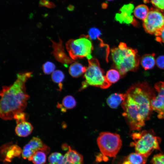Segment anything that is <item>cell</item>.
<instances>
[{"label": "cell", "instance_id": "6da1fadb", "mask_svg": "<svg viewBox=\"0 0 164 164\" xmlns=\"http://www.w3.org/2000/svg\"><path fill=\"white\" fill-rule=\"evenodd\" d=\"M125 94L121 103L122 115L130 131L140 130L150 118L155 91L147 83L138 82L130 87Z\"/></svg>", "mask_w": 164, "mask_h": 164}, {"label": "cell", "instance_id": "7a4b0ae2", "mask_svg": "<svg viewBox=\"0 0 164 164\" xmlns=\"http://www.w3.org/2000/svg\"><path fill=\"white\" fill-rule=\"evenodd\" d=\"M32 73L19 72L13 84L2 87L0 94V116L2 120H12L15 114L26 108L29 96L26 92L25 84Z\"/></svg>", "mask_w": 164, "mask_h": 164}, {"label": "cell", "instance_id": "3957f363", "mask_svg": "<svg viewBox=\"0 0 164 164\" xmlns=\"http://www.w3.org/2000/svg\"><path fill=\"white\" fill-rule=\"evenodd\" d=\"M111 55L121 77H124L128 72H135L138 69L140 58L138 51L128 46L125 43L121 42L118 47L112 48Z\"/></svg>", "mask_w": 164, "mask_h": 164}, {"label": "cell", "instance_id": "277c9868", "mask_svg": "<svg viewBox=\"0 0 164 164\" xmlns=\"http://www.w3.org/2000/svg\"><path fill=\"white\" fill-rule=\"evenodd\" d=\"M131 135L133 141L130 145L134 147L136 152L148 157L154 150H160L161 138L153 130H144Z\"/></svg>", "mask_w": 164, "mask_h": 164}, {"label": "cell", "instance_id": "5b68a950", "mask_svg": "<svg viewBox=\"0 0 164 164\" xmlns=\"http://www.w3.org/2000/svg\"><path fill=\"white\" fill-rule=\"evenodd\" d=\"M88 65L84 73V80L82 82L80 91L88 86H94L101 89L109 88L111 85L104 75L98 60L95 58L88 60Z\"/></svg>", "mask_w": 164, "mask_h": 164}, {"label": "cell", "instance_id": "8992f818", "mask_svg": "<svg viewBox=\"0 0 164 164\" xmlns=\"http://www.w3.org/2000/svg\"><path fill=\"white\" fill-rule=\"evenodd\" d=\"M88 35H81L78 39H71L66 43L69 55L73 60L86 57L93 58L91 53L93 49L92 43Z\"/></svg>", "mask_w": 164, "mask_h": 164}, {"label": "cell", "instance_id": "52a82bcc", "mask_svg": "<svg viewBox=\"0 0 164 164\" xmlns=\"http://www.w3.org/2000/svg\"><path fill=\"white\" fill-rule=\"evenodd\" d=\"M97 142L101 152L105 157L115 158L122 145L119 135L109 132L100 133Z\"/></svg>", "mask_w": 164, "mask_h": 164}, {"label": "cell", "instance_id": "ba28073f", "mask_svg": "<svg viewBox=\"0 0 164 164\" xmlns=\"http://www.w3.org/2000/svg\"><path fill=\"white\" fill-rule=\"evenodd\" d=\"M143 26L146 32L155 34L164 26V14L157 9L151 8L143 20Z\"/></svg>", "mask_w": 164, "mask_h": 164}, {"label": "cell", "instance_id": "9c48e42d", "mask_svg": "<svg viewBox=\"0 0 164 164\" xmlns=\"http://www.w3.org/2000/svg\"><path fill=\"white\" fill-rule=\"evenodd\" d=\"M41 151L48 154L50 151L49 148L44 144L41 140L37 137H33L24 147L22 152V156L24 159H30L36 152Z\"/></svg>", "mask_w": 164, "mask_h": 164}, {"label": "cell", "instance_id": "30bf717a", "mask_svg": "<svg viewBox=\"0 0 164 164\" xmlns=\"http://www.w3.org/2000/svg\"><path fill=\"white\" fill-rule=\"evenodd\" d=\"M154 87L157 94L152 100V108L153 111L158 114L159 118L164 119V82H157Z\"/></svg>", "mask_w": 164, "mask_h": 164}, {"label": "cell", "instance_id": "8fae6325", "mask_svg": "<svg viewBox=\"0 0 164 164\" xmlns=\"http://www.w3.org/2000/svg\"><path fill=\"white\" fill-rule=\"evenodd\" d=\"M134 5L129 3L124 5L120 9L118 13H116L115 19L121 24L127 25L132 24L134 26H138V23L134 18L132 13L134 12Z\"/></svg>", "mask_w": 164, "mask_h": 164}, {"label": "cell", "instance_id": "7c38bea8", "mask_svg": "<svg viewBox=\"0 0 164 164\" xmlns=\"http://www.w3.org/2000/svg\"><path fill=\"white\" fill-rule=\"evenodd\" d=\"M59 41L56 43L50 39L52 43L53 50L51 52L55 59L58 61L62 63L69 64L73 62L71 59L67 56L65 54L62 46V40L59 37Z\"/></svg>", "mask_w": 164, "mask_h": 164}, {"label": "cell", "instance_id": "4fadbf2b", "mask_svg": "<svg viewBox=\"0 0 164 164\" xmlns=\"http://www.w3.org/2000/svg\"><path fill=\"white\" fill-rule=\"evenodd\" d=\"M62 164H83V156L69 146L68 151L64 156Z\"/></svg>", "mask_w": 164, "mask_h": 164}, {"label": "cell", "instance_id": "5bb4252c", "mask_svg": "<svg viewBox=\"0 0 164 164\" xmlns=\"http://www.w3.org/2000/svg\"><path fill=\"white\" fill-rule=\"evenodd\" d=\"M33 127L32 125L27 121L17 124L15 129L16 134L20 137H26L32 132Z\"/></svg>", "mask_w": 164, "mask_h": 164}, {"label": "cell", "instance_id": "9a60e30c", "mask_svg": "<svg viewBox=\"0 0 164 164\" xmlns=\"http://www.w3.org/2000/svg\"><path fill=\"white\" fill-rule=\"evenodd\" d=\"M148 158L136 152L132 153L127 157L122 164H145Z\"/></svg>", "mask_w": 164, "mask_h": 164}, {"label": "cell", "instance_id": "2e32d148", "mask_svg": "<svg viewBox=\"0 0 164 164\" xmlns=\"http://www.w3.org/2000/svg\"><path fill=\"white\" fill-rule=\"evenodd\" d=\"M6 149L4 160L7 162H11L15 157H19L22 152L20 147L15 145H11Z\"/></svg>", "mask_w": 164, "mask_h": 164}, {"label": "cell", "instance_id": "e0dca14e", "mask_svg": "<svg viewBox=\"0 0 164 164\" xmlns=\"http://www.w3.org/2000/svg\"><path fill=\"white\" fill-rule=\"evenodd\" d=\"M125 96V94L114 93L110 95L107 98V103L111 108H117L122 103Z\"/></svg>", "mask_w": 164, "mask_h": 164}, {"label": "cell", "instance_id": "ac0fdd59", "mask_svg": "<svg viewBox=\"0 0 164 164\" xmlns=\"http://www.w3.org/2000/svg\"><path fill=\"white\" fill-rule=\"evenodd\" d=\"M155 55L154 53L147 54L143 55L141 57L140 60V63L145 70L151 69L154 67L156 62Z\"/></svg>", "mask_w": 164, "mask_h": 164}, {"label": "cell", "instance_id": "d6986e66", "mask_svg": "<svg viewBox=\"0 0 164 164\" xmlns=\"http://www.w3.org/2000/svg\"><path fill=\"white\" fill-rule=\"evenodd\" d=\"M87 68L81 64L75 62L70 66L69 72L72 77L75 78L78 77L85 73Z\"/></svg>", "mask_w": 164, "mask_h": 164}, {"label": "cell", "instance_id": "ffe728a7", "mask_svg": "<svg viewBox=\"0 0 164 164\" xmlns=\"http://www.w3.org/2000/svg\"><path fill=\"white\" fill-rule=\"evenodd\" d=\"M149 12L147 6L142 4L135 7L134 10V14L136 18L143 21L147 17Z\"/></svg>", "mask_w": 164, "mask_h": 164}, {"label": "cell", "instance_id": "44dd1931", "mask_svg": "<svg viewBox=\"0 0 164 164\" xmlns=\"http://www.w3.org/2000/svg\"><path fill=\"white\" fill-rule=\"evenodd\" d=\"M46 161V153L41 151L35 152L30 160L32 161L34 164H44Z\"/></svg>", "mask_w": 164, "mask_h": 164}, {"label": "cell", "instance_id": "7402d4cb", "mask_svg": "<svg viewBox=\"0 0 164 164\" xmlns=\"http://www.w3.org/2000/svg\"><path fill=\"white\" fill-rule=\"evenodd\" d=\"M65 76L63 73L60 70H55L51 74V78L53 82L58 84L59 86L61 89L62 88V82L64 79Z\"/></svg>", "mask_w": 164, "mask_h": 164}, {"label": "cell", "instance_id": "603a6c76", "mask_svg": "<svg viewBox=\"0 0 164 164\" xmlns=\"http://www.w3.org/2000/svg\"><path fill=\"white\" fill-rule=\"evenodd\" d=\"M105 76L107 80L111 84L118 81L121 77L118 70L114 69L109 70L107 72Z\"/></svg>", "mask_w": 164, "mask_h": 164}, {"label": "cell", "instance_id": "cb8c5ba5", "mask_svg": "<svg viewBox=\"0 0 164 164\" xmlns=\"http://www.w3.org/2000/svg\"><path fill=\"white\" fill-rule=\"evenodd\" d=\"M77 102L75 98L71 95H67L65 97L62 101V105L66 109H70L74 108L76 106Z\"/></svg>", "mask_w": 164, "mask_h": 164}, {"label": "cell", "instance_id": "d4e9b609", "mask_svg": "<svg viewBox=\"0 0 164 164\" xmlns=\"http://www.w3.org/2000/svg\"><path fill=\"white\" fill-rule=\"evenodd\" d=\"M64 156L60 153L54 152L51 154L48 157L49 164H62Z\"/></svg>", "mask_w": 164, "mask_h": 164}, {"label": "cell", "instance_id": "484cf974", "mask_svg": "<svg viewBox=\"0 0 164 164\" xmlns=\"http://www.w3.org/2000/svg\"><path fill=\"white\" fill-rule=\"evenodd\" d=\"M56 67L54 64L50 61L46 62L42 66L43 72L47 75L52 74L55 70Z\"/></svg>", "mask_w": 164, "mask_h": 164}, {"label": "cell", "instance_id": "4316f807", "mask_svg": "<svg viewBox=\"0 0 164 164\" xmlns=\"http://www.w3.org/2000/svg\"><path fill=\"white\" fill-rule=\"evenodd\" d=\"M29 115L28 114L23 111L16 113L13 117V119L15 120L17 124L27 121Z\"/></svg>", "mask_w": 164, "mask_h": 164}, {"label": "cell", "instance_id": "83f0119b", "mask_svg": "<svg viewBox=\"0 0 164 164\" xmlns=\"http://www.w3.org/2000/svg\"><path fill=\"white\" fill-rule=\"evenodd\" d=\"M88 34L90 38L94 40L99 38V37L101 35V33L98 29L92 28L89 29Z\"/></svg>", "mask_w": 164, "mask_h": 164}, {"label": "cell", "instance_id": "f1b7e54d", "mask_svg": "<svg viewBox=\"0 0 164 164\" xmlns=\"http://www.w3.org/2000/svg\"><path fill=\"white\" fill-rule=\"evenodd\" d=\"M151 162L152 164H164V154L160 153L154 155Z\"/></svg>", "mask_w": 164, "mask_h": 164}, {"label": "cell", "instance_id": "f546056e", "mask_svg": "<svg viewBox=\"0 0 164 164\" xmlns=\"http://www.w3.org/2000/svg\"><path fill=\"white\" fill-rule=\"evenodd\" d=\"M152 5L162 12L164 11V0H151Z\"/></svg>", "mask_w": 164, "mask_h": 164}, {"label": "cell", "instance_id": "4dcf8cb0", "mask_svg": "<svg viewBox=\"0 0 164 164\" xmlns=\"http://www.w3.org/2000/svg\"><path fill=\"white\" fill-rule=\"evenodd\" d=\"M155 39L158 42L164 43V26L155 34Z\"/></svg>", "mask_w": 164, "mask_h": 164}, {"label": "cell", "instance_id": "1f68e13d", "mask_svg": "<svg viewBox=\"0 0 164 164\" xmlns=\"http://www.w3.org/2000/svg\"><path fill=\"white\" fill-rule=\"evenodd\" d=\"M156 64L157 67L161 69H164V56H159L156 59Z\"/></svg>", "mask_w": 164, "mask_h": 164}, {"label": "cell", "instance_id": "d6a6232c", "mask_svg": "<svg viewBox=\"0 0 164 164\" xmlns=\"http://www.w3.org/2000/svg\"><path fill=\"white\" fill-rule=\"evenodd\" d=\"M101 7L104 9H106L108 7V4L107 3L103 2L101 4Z\"/></svg>", "mask_w": 164, "mask_h": 164}, {"label": "cell", "instance_id": "836d02e7", "mask_svg": "<svg viewBox=\"0 0 164 164\" xmlns=\"http://www.w3.org/2000/svg\"><path fill=\"white\" fill-rule=\"evenodd\" d=\"M74 9V7L72 5H70L68 7V9L69 10L72 11Z\"/></svg>", "mask_w": 164, "mask_h": 164}, {"label": "cell", "instance_id": "e575fe53", "mask_svg": "<svg viewBox=\"0 0 164 164\" xmlns=\"http://www.w3.org/2000/svg\"><path fill=\"white\" fill-rule=\"evenodd\" d=\"M108 1H113L114 0H106Z\"/></svg>", "mask_w": 164, "mask_h": 164}]
</instances>
